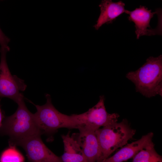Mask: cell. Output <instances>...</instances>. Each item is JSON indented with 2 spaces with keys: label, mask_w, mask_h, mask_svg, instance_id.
I'll return each instance as SVG.
<instances>
[{
  "label": "cell",
  "mask_w": 162,
  "mask_h": 162,
  "mask_svg": "<svg viewBox=\"0 0 162 162\" xmlns=\"http://www.w3.org/2000/svg\"><path fill=\"white\" fill-rule=\"evenodd\" d=\"M16 112L4 118L0 127V134L9 137L10 146H16L21 141L32 136L42 135L35 122L34 114L28 109L24 96L16 102Z\"/></svg>",
  "instance_id": "cell-1"
},
{
  "label": "cell",
  "mask_w": 162,
  "mask_h": 162,
  "mask_svg": "<svg viewBox=\"0 0 162 162\" xmlns=\"http://www.w3.org/2000/svg\"><path fill=\"white\" fill-rule=\"evenodd\" d=\"M126 77L135 84L137 92L147 98L162 95V56H151L146 63Z\"/></svg>",
  "instance_id": "cell-2"
},
{
  "label": "cell",
  "mask_w": 162,
  "mask_h": 162,
  "mask_svg": "<svg viewBox=\"0 0 162 162\" xmlns=\"http://www.w3.org/2000/svg\"><path fill=\"white\" fill-rule=\"evenodd\" d=\"M99 149L96 162H103L119 148L128 144L136 133L130 127L127 120L123 119L120 122H114L95 132Z\"/></svg>",
  "instance_id": "cell-3"
},
{
  "label": "cell",
  "mask_w": 162,
  "mask_h": 162,
  "mask_svg": "<svg viewBox=\"0 0 162 162\" xmlns=\"http://www.w3.org/2000/svg\"><path fill=\"white\" fill-rule=\"evenodd\" d=\"M46 103L41 106L35 104L29 101L36 108L34 117L42 135H52L61 128L78 129L72 115H67L58 111L53 105L50 94H46Z\"/></svg>",
  "instance_id": "cell-4"
},
{
  "label": "cell",
  "mask_w": 162,
  "mask_h": 162,
  "mask_svg": "<svg viewBox=\"0 0 162 162\" xmlns=\"http://www.w3.org/2000/svg\"><path fill=\"white\" fill-rule=\"evenodd\" d=\"M104 96H100L98 103L87 112L80 114L72 115L78 129L83 127L96 131L100 127L117 122L119 115L107 112L104 105Z\"/></svg>",
  "instance_id": "cell-5"
},
{
  "label": "cell",
  "mask_w": 162,
  "mask_h": 162,
  "mask_svg": "<svg viewBox=\"0 0 162 162\" xmlns=\"http://www.w3.org/2000/svg\"><path fill=\"white\" fill-rule=\"evenodd\" d=\"M10 50L8 46L0 49V97L7 98L16 103L23 96L21 92L27 86L24 81L12 75L10 71L6 60L7 53Z\"/></svg>",
  "instance_id": "cell-6"
},
{
  "label": "cell",
  "mask_w": 162,
  "mask_h": 162,
  "mask_svg": "<svg viewBox=\"0 0 162 162\" xmlns=\"http://www.w3.org/2000/svg\"><path fill=\"white\" fill-rule=\"evenodd\" d=\"M40 134L27 137L19 142L16 146L24 150L28 162H62L42 141Z\"/></svg>",
  "instance_id": "cell-7"
},
{
  "label": "cell",
  "mask_w": 162,
  "mask_h": 162,
  "mask_svg": "<svg viewBox=\"0 0 162 162\" xmlns=\"http://www.w3.org/2000/svg\"><path fill=\"white\" fill-rule=\"evenodd\" d=\"M157 12L158 10L152 12L151 10H148L147 8L143 6H140L139 8H136L132 11L125 10L124 13L129 15L128 17V20L135 24V32L137 39L143 35L161 34L160 24L155 29H148V28H151L149 24L150 21Z\"/></svg>",
  "instance_id": "cell-8"
},
{
  "label": "cell",
  "mask_w": 162,
  "mask_h": 162,
  "mask_svg": "<svg viewBox=\"0 0 162 162\" xmlns=\"http://www.w3.org/2000/svg\"><path fill=\"white\" fill-rule=\"evenodd\" d=\"M79 132L71 136L82 149L88 162H96L99 149L95 131L82 127L78 128Z\"/></svg>",
  "instance_id": "cell-9"
},
{
  "label": "cell",
  "mask_w": 162,
  "mask_h": 162,
  "mask_svg": "<svg viewBox=\"0 0 162 162\" xmlns=\"http://www.w3.org/2000/svg\"><path fill=\"white\" fill-rule=\"evenodd\" d=\"M153 135L150 132L142 136L139 140L127 144L103 162H123L133 158L140 151L153 143Z\"/></svg>",
  "instance_id": "cell-10"
},
{
  "label": "cell",
  "mask_w": 162,
  "mask_h": 162,
  "mask_svg": "<svg viewBox=\"0 0 162 162\" xmlns=\"http://www.w3.org/2000/svg\"><path fill=\"white\" fill-rule=\"evenodd\" d=\"M125 4L122 1L113 2L110 0H102L99 5L100 13L93 27L98 30L103 24L112 23L116 18L124 13Z\"/></svg>",
  "instance_id": "cell-11"
},
{
  "label": "cell",
  "mask_w": 162,
  "mask_h": 162,
  "mask_svg": "<svg viewBox=\"0 0 162 162\" xmlns=\"http://www.w3.org/2000/svg\"><path fill=\"white\" fill-rule=\"evenodd\" d=\"M64 152L60 157L62 162H88L82 150L70 132L62 136Z\"/></svg>",
  "instance_id": "cell-12"
},
{
  "label": "cell",
  "mask_w": 162,
  "mask_h": 162,
  "mask_svg": "<svg viewBox=\"0 0 162 162\" xmlns=\"http://www.w3.org/2000/svg\"><path fill=\"white\" fill-rule=\"evenodd\" d=\"M132 162H162V158L155 151L153 142L137 153Z\"/></svg>",
  "instance_id": "cell-13"
},
{
  "label": "cell",
  "mask_w": 162,
  "mask_h": 162,
  "mask_svg": "<svg viewBox=\"0 0 162 162\" xmlns=\"http://www.w3.org/2000/svg\"><path fill=\"white\" fill-rule=\"evenodd\" d=\"M25 158L16 146H10L0 156V162H24Z\"/></svg>",
  "instance_id": "cell-14"
},
{
  "label": "cell",
  "mask_w": 162,
  "mask_h": 162,
  "mask_svg": "<svg viewBox=\"0 0 162 162\" xmlns=\"http://www.w3.org/2000/svg\"><path fill=\"white\" fill-rule=\"evenodd\" d=\"M10 39L3 33L0 27V45L1 47H6L10 42Z\"/></svg>",
  "instance_id": "cell-15"
},
{
  "label": "cell",
  "mask_w": 162,
  "mask_h": 162,
  "mask_svg": "<svg viewBox=\"0 0 162 162\" xmlns=\"http://www.w3.org/2000/svg\"><path fill=\"white\" fill-rule=\"evenodd\" d=\"M4 118L3 115L1 110L0 104V127L2 125Z\"/></svg>",
  "instance_id": "cell-16"
}]
</instances>
